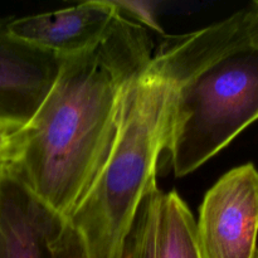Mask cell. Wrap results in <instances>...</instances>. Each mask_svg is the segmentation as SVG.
Wrapping results in <instances>:
<instances>
[{
    "label": "cell",
    "instance_id": "8",
    "mask_svg": "<svg viewBox=\"0 0 258 258\" xmlns=\"http://www.w3.org/2000/svg\"><path fill=\"white\" fill-rule=\"evenodd\" d=\"M158 258H203L196 219L175 190L163 193L158 226Z\"/></svg>",
    "mask_w": 258,
    "mask_h": 258
},
{
    "label": "cell",
    "instance_id": "11",
    "mask_svg": "<svg viewBox=\"0 0 258 258\" xmlns=\"http://www.w3.org/2000/svg\"><path fill=\"white\" fill-rule=\"evenodd\" d=\"M25 143V126L0 122V166L20 159Z\"/></svg>",
    "mask_w": 258,
    "mask_h": 258
},
{
    "label": "cell",
    "instance_id": "3",
    "mask_svg": "<svg viewBox=\"0 0 258 258\" xmlns=\"http://www.w3.org/2000/svg\"><path fill=\"white\" fill-rule=\"evenodd\" d=\"M258 120V50L226 53L179 87L166 150L178 178L201 168Z\"/></svg>",
    "mask_w": 258,
    "mask_h": 258
},
{
    "label": "cell",
    "instance_id": "5",
    "mask_svg": "<svg viewBox=\"0 0 258 258\" xmlns=\"http://www.w3.org/2000/svg\"><path fill=\"white\" fill-rule=\"evenodd\" d=\"M203 258H258V169L227 171L204 196L196 221Z\"/></svg>",
    "mask_w": 258,
    "mask_h": 258
},
{
    "label": "cell",
    "instance_id": "9",
    "mask_svg": "<svg viewBox=\"0 0 258 258\" xmlns=\"http://www.w3.org/2000/svg\"><path fill=\"white\" fill-rule=\"evenodd\" d=\"M163 191L156 186L139 206L118 258H158V226Z\"/></svg>",
    "mask_w": 258,
    "mask_h": 258
},
{
    "label": "cell",
    "instance_id": "4",
    "mask_svg": "<svg viewBox=\"0 0 258 258\" xmlns=\"http://www.w3.org/2000/svg\"><path fill=\"white\" fill-rule=\"evenodd\" d=\"M0 258H91L70 218L42 201L14 164L0 166Z\"/></svg>",
    "mask_w": 258,
    "mask_h": 258
},
{
    "label": "cell",
    "instance_id": "1",
    "mask_svg": "<svg viewBox=\"0 0 258 258\" xmlns=\"http://www.w3.org/2000/svg\"><path fill=\"white\" fill-rule=\"evenodd\" d=\"M148 29L117 12L100 43L63 58L59 73L25 126L14 165L28 186L70 217L111 153L126 93L153 57Z\"/></svg>",
    "mask_w": 258,
    "mask_h": 258
},
{
    "label": "cell",
    "instance_id": "6",
    "mask_svg": "<svg viewBox=\"0 0 258 258\" xmlns=\"http://www.w3.org/2000/svg\"><path fill=\"white\" fill-rule=\"evenodd\" d=\"M0 18V122L27 126L52 88L63 57L22 42Z\"/></svg>",
    "mask_w": 258,
    "mask_h": 258
},
{
    "label": "cell",
    "instance_id": "7",
    "mask_svg": "<svg viewBox=\"0 0 258 258\" xmlns=\"http://www.w3.org/2000/svg\"><path fill=\"white\" fill-rule=\"evenodd\" d=\"M116 15L110 0H95L57 12L10 18L8 28L22 42L64 58L100 43Z\"/></svg>",
    "mask_w": 258,
    "mask_h": 258
},
{
    "label": "cell",
    "instance_id": "12",
    "mask_svg": "<svg viewBox=\"0 0 258 258\" xmlns=\"http://www.w3.org/2000/svg\"><path fill=\"white\" fill-rule=\"evenodd\" d=\"M246 9V30L249 47L258 50V0L252 2Z\"/></svg>",
    "mask_w": 258,
    "mask_h": 258
},
{
    "label": "cell",
    "instance_id": "10",
    "mask_svg": "<svg viewBox=\"0 0 258 258\" xmlns=\"http://www.w3.org/2000/svg\"><path fill=\"white\" fill-rule=\"evenodd\" d=\"M122 17L138 23L148 30L165 34L156 17V3L143 0H110Z\"/></svg>",
    "mask_w": 258,
    "mask_h": 258
},
{
    "label": "cell",
    "instance_id": "2",
    "mask_svg": "<svg viewBox=\"0 0 258 258\" xmlns=\"http://www.w3.org/2000/svg\"><path fill=\"white\" fill-rule=\"evenodd\" d=\"M238 22L228 17L166 39L126 93L111 153L68 218L82 234L91 258H118L139 206L156 184L166 150L179 87L217 58L237 49Z\"/></svg>",
    "mask_w": 258,
    "mask_h": 258
}]
</instances>
